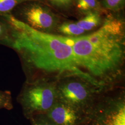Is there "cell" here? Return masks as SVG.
Here are the masks:
<instances>
[{"mask_svg":"<svg viewBox=\"0 0 125 125\" xmlns=\"http://www.w3.org/2000/svg\"><path fill=\"white\" fill-rule=\"evenodd\" d=\"M9 27L13 48L29 71L37 73H68L94 85L97 81L82 71L76 62L69 38L36 30L10 14L0 15Z\"/></svg>","mask_w":125,"mask_h":125,"instance_id":"6da1fadb","label":"cell"},{"mask_svg":"<svg viewBox=\"0 0 125 125\" xmlns=\"http://www.w3.org/2000/svg\"><path fill=\"white\" fill-rule=\"evenodd\" d=\"M125 33L123 19L108 15L92 33L69 37L79 67L89 72L90 76L97 77L115 70L124 58Z\"/></svg>","mask_w":125,"mask_h":125,"instance_id":"7a4b0ae2","label":"cell"},{"mask_svg":"<svg viewBox=\"0 0 125 125\" xmlns=\"http://www.w3.org/2000/svg\"><path fill=\"white\" fill-rule=\"evenodd\" d=\"M9 14L32 28L43 32L51 33L58 26V16L46 5L40 1L24 2Z\"/></svg>","mask_w":125,"mask_h":125,"instance_id":"3957f363","label":"cell"},{"mask_svg":"<svg viewBox=\"0 0 125 125\" xmlns=\"http://www.w3.org/2000/svg\"><path fill=\"white\" fill-rule=\"evenodd\" d=\"M56 91L49 83L37 79L25 85L17 97L24 112L30 117L48 111L53 105Z\"/></svg>","mask_w":125,"mask_h":125,"instance_id":"277c9868","label":"cell"},{"mask_svg":"<svg viewBox=\"0 0 125 125\" xmlns=\"http://www.w3.org/2000/svg\"><path fill=\"white\" fill-rule=\"evenodd\" d=\"M59 93L65 103L72 105L82 104L89 95V91L86 87L76 82L63 84L59 89Z\"/></svg>","mask_w":125,"mask_h":125,"instance_id":"5b68a950","label":"cell"},{"mask_svg":"<svg viewBox=\"0 0 125 125\" xmlns=\"http://www.w3.org/2000/svg\"><path fill=\"white\" fill-rule=\"evenodd\" d=\"M48 116L58 125H74L76 120L75 111L63 104L53 106L48 110Z\"/></svg>","mask_w":125,"mask_h":125,"instance_id":"8992f818","label":"cell"},{"mask_svg":"<svg viewBox=\"0 0 125 125\" xmlns=\"http://www.w3.org/2000/svg\"><path fill=\"white\" fill-rule=\"evenodd\" d=\"M103 22L101 13L95 11L86 14L84 17L76 22V23L80 29L87 32L99 27Z\"/></svg>","mask_w":125,"mask_h":125,"instance_id":"52a82bcc","label":"cell"},{"mask_svg":"<svg viewBox=\"0 0 125 125\" xmlns=\"http://www.w3.org/2000/svg\"><path fill=\"white\" fill-rule=\"evenodd\" d=\"M76 6L79 12L85 15L92 12L102 11L97 0H76Z\"/></svg>","mask_w":125,"mask_h":125,"instance_id":"ba28073f","label":"cell"},{"mask_svg":"<svg viewBox=\"0 0 125 125\" xmlns=\"http://www.w3.org/2000/svg\"><path fill=\"white\" fill-rule=\"evenodd\" d=\"M58 31L67 37H78L85 32L81 30L76 24V22H65L58 25Z\"/></svg>","mask_w":125,"mask_h":125,"instance_id":"9c48e42d","label":"cell"},{"mask_svg":"<svg viewBox=\"0 0 125 125\" xmlns=\"http://www.w3.org/2000/svg\"><path fill=\"white\" fill-rule=\"evenodd\" d=\"M106 125H125L124 105L122 104L113 113Z\"/></svg>","mask_w":125,"mask_h":125,"instance_id":"30bf717a","label":"cell"},{"mask_svg":"<svg viewBox=\"0 0 125 125\" xmlns=\"http://www.w3.org/2000/svg\"><path fill=\"white\" fill-rule=\"evenodd\" d=\"M13 44L9 27L4 21L0 20V45L12 49Z\"/></svg>","mask_w":125,"mask_h":125,"instance_id":"8fae6325","label":"cell"},{"mask_svg":"<svg viewBox=\"0 0 125 125\" xmlns=\"http://www.w3.org/2000/svg\"><path fill=\"white\" fill-rule=\"evenodd\" d=\"M33 0L42 2L41 0H0V15L9 14L17 6L21 3Z\"/></svg>","mask_w":125,"mask_h":125,"instance_id":"7c38bea8","label":"cell"},{"mask_svg":"<svg viewBox=\"0 0 125 125\" xmlns=\"http://www.w3.org/2000/svg\"><path fill=\"white\" fill-rule=\"evenodd\" d=\"M13 108L11 92L9 90H0V109L11 110Z\"/></svg>","mask_w":125,"mask_h":125,"instance_id":"4fadbf2b","label":"cell"},{"mask_svg":"<svg viewBox=\"0 0 125 125\" xmlns=\"http://www.w3.org/2000/svg\"><path fill=\"white\" fill-rule=\"evenodd\" d=\"M125 1V0H103L102 5L106 9L117 11L124 8Z\"/></svg>","mask_w":125,"mask_h":125,"instance_id":"5bb4252c","label":"cell"},{"mask_svg":"<svg viewBox=\"0 0 125 125\" xmlns=\"http://www.w3.org/2000/svg\"><path fill=\"white\" fill-rule=\"evenodd\" d=\"M43 2V0H41ZM59 9H67L71 7L75 0H45Z\"/></svg>","mask_w":125,"mask_h":125,"instance_id":"9a60e30c","label":"cell"},{"mask_svg":"<svg viewBox=\"0 0 125 125\" xmlns=\"http://www.w3.org/2000/svg\"><path fill=\"white\" fill-rule=\"evenodd\" d=\"M32 125H53L43 119L31 118Z\"/></svg>","mask_w":125,"mask_h":125,"instance_id":"2e32d148","label":"cell"}]
</instances>
